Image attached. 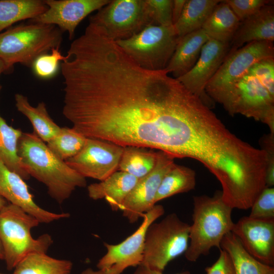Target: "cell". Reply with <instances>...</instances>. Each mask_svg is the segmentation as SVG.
Masks as SVG:
<instances>
[{
    "label": "cell",
    "mask_w": 274,
    "mask_h": 274,
    "mask_svg": "<svg viewBox=\"0 0 274 274\" xmlns=\"http://www.w3.org/2000/svg\"><path fill=\"white\" fill-rule=\"evenodd\" d=\"M123 149L110 142L87 138L80 151L65 162L84 178L101 181L118 171Z\"/></svg>",
    "instance_id": "cell-11"
},
{
    "label": "cell",
    "mask_w": 274,
    "mask_h": 274,
    "mask_svg": "<svg viewBox=\"0 0 274 274\" xmlns=\"http://www.w3.org/2000/svg\"><path fill=\"white\" fill-rule=\"evenodd\" d=\"M164 211L162 205L155 204L143 215L139 227L123 241L116 245L105 243L107 252L97 264L98 270L104 274H121L128 267L140 265L143 260L147 229Z\"/></svg>",
    "instance_id": "cell-10"
},
{
    "label": "cell",
    "mask_w": 274,
    "mask_h": 274,
    "mask_svg": "<svg viewBox=\"0 0 274 274\" xmlns=\"http://www.w3.org/2000/svg\"><path fill=\"white\" fill-rule=\"evenodd\" d=\"M210 37L202 29L179 38L175 50L164 70L178 79L189 72L197 61L201 48Z\"/></svg>",
    "instance_id": "cell-19"
},
{
    "label": "cell",
    "mask_w": 274,
    "mask_h": 274,
    "mask_svg": "<svg viewBox=\"0 0 274 274\" xmlns=\"http://www.w3.org/2000/svg\"><path fill=\"white\" fill-rule=\"evenodd\" d=\"M15 100L17 110L28 118L34 133L43 142L47 143L60 131L61 127L50 117L44 102L33 107L27 96L20 93L15 95Z\"/></svg>",
    "instance_id": "cell-21"
},
{
    "label": "cell",
    "mask_w": 274,
    "mask_h": 274,
    "mask_svg": "<svg viewBox=\"0 0 274 274\" xmlns=\"http://www.w3.org/2000/svg\"><path fill=\"white\" fill-rule=\"evenodd\" d=\"M114 41L125 40L152 25L146 0H111L90 17Z\"/></svg>",
    "instance_id": "cell-8"
},
{
    "label": "cell",
    "mask_w": 274,
    "mask_h": 274,
    "mask_svg": "<svg viewBox=\"0 0 274 274\" xmlns=\"http://www.w3.org/2000/svg\"><path fill=\"white\" fill-rule=\"evenodd\" d=\"M59 48H53L50 54H44L39 56L33 62L31 68L38 77L48 79L54 77L57 73L60 62L65 59Z\"/></svg>",
    "instance_id": "cell-30"
},
{
    "label": "cell",
    "mask_w": 274,
    "mask_h": 274,
    "mask_svg": "<svg viewBox=\"0 0 274 274\" xmlns=\"http://www.w3.org/2000/svg\"><path fill=\"white\" fill-rule=\"evenodd\" d=\"M186 0H173L172 17L174 25L180 18Z\"/></svg>",
    "instance_id": "cell-37"
},
{
    "label": "cell",
    "mask_w": 274,
    "mask_h": 274,
    "mask_svg": "<svg viewBox=\"0 0 274 274\" xmlns=\"http://www.w3.org/2000/svg\"><path fill=\"white\" fill-rule=\"evenodd\" d=\"M231 116L241 114L265 124L274 134V96L254 76L247 74L219 100Z\"/></svg>",
    "instance_id": "cell-7"
},
{
    "label": "cell",
    "mask_w": 274,
    "mask_h": 274,
    "mask_svg": "<svg viewBox=\"0 0 274 274\" xmlns=\"http://www.w3.org/2000/svg\"><path fill=\"white\" fill-rule=\"evenodd\" d=\"M47 8L45 1H0V33L18 21L35 18Z\"/></svg>",
    "instance_id": "cell-25"
},
{
    "label": "cell",
    "mask_w": 274,
    "mask_h": 274,
    "mask_svg": "<svg viewBox=\"0 0 274 274\" xmlns=\"http://www.w3.org/2000/svg\"><path fill=\"white\" fill-rule=\"evenodd\" d=\"M196 174L188 167L175 164L163 177L155 198V203L174 195L194 189Z\"/></svg>",
    "instance_id": "cell-28"
},
{
    "label": "cell",
    "mask_w": 274,
    "mask_h": 274,
    "mask_svg": "<svg viewBox=\"0 0 274 274\" xmlns=\"http://www.w3.org/2000/svg\"><path fill=\"white\" fill-rule=\"evenodd\" d=\"M190 225L175 213L148 227L141 265L163 272L169 262L184 254L189 244Z\"/></svg>",
    "instance_id": "cell-5"
},
{
    "label": "cell",
    "mask_w": 274,
    "mask_h": 274,
    "mask_svg": "<svg viewBox=\"0 0 274 274\" xmlns=\"http://www.w3.org/2000/svg\"><path fill=\"white\" fill-rule=\"evenodd\" d=\"M229 49V43L210 38L202 46L199 58L192 68L177 79L210 108L213 100L206 93V87L224 61Z\"/></svg>",
    "instance_id": "cell-13"
},
{
    "label": "cell",
    "mask_w": 274,
    "mask_h": 274,
    "mask_svg": "<svg viewBox=\"0 0 274 274\" xmlns=\"http://www.w3.org/2000/svg\"><path fill=\"white\" fill-rule=\"evenodd\" d=\"M193 199V223L190 225L189 244L184 253L190 262L208 255L214 247L220 249L223 238L231 232L234 224L233 209L223 200L221 191L212 196H195Z\"/></svg>",
    "instance_id": "cell-2"
},
{
    "label": "cell",
    "mask_w": 274,
    "mask_h": 274,
    "mask_svg": "<svg viewBox=\"0 0 274 274\" xmlns=\"http://www.w3.org/2000/svg\"><path fill=\"white\" fill-rule=\"evenodd\" d=\"M219 0H186L182 13L173 25L179 38L202 28Z\"/></svg>",
    "instance_id": "cell-23"
},
{
    "label": "cell",
    "mask_w": 274,
    "mask_h": 274,
    "mask_svg": "<svg viewBox=\"0 0 274 274\" xmlns=\"http://www.w3.org/2000/svg\"><path fill=\"white\" fill-rule=\"evenodd\" d=\"M240 24V21L224 1L216 6L202 29L210 38L229 43Z\"/></svg>",
    "instance_id": "cell-22"
},
{
    "label": "cell",
    "mask_w": 274,
    "mask_h": 274,
    "mask_svg": "<svg viewBox=\"0 0 274 274\" xmlns=\"http://www.w3.org/2000/svg\"><path fill=\"white\" fill-rule=\"evenodd\" d=\"M138 180L126 173L116 171L104 180L89 185L88 194L93 200L105 199L113 211H118Z\"/></svg>",
    "instance_id": "cell-18"
},
{
    "label": "cell",
    "mask_w": 274,
    "mask_h": 274,
    "mask_svg": "<svg viewBox=\"0 0 274 274\" xmlns=\"http://www.w3.org/2000/svg\"><path fill=\"white\" fill-rule=\"evenodd\" d=\"M274 40V7L272 3L263 7L258 12L240 22L228 52H233L244 44L253 41Z\"/></svg>",
    "instance_id": "cell-17"
},
{
    "label": "cell",
    "mask_w": 274,
    "mask_h": 274,
    "mask_svg": "<svg viewBox=\"0 0 274 274\" xmlns=\"http://www.w3.org/2000/svg\"><path fill=\"white\" fill-rule=\"evenodd\" d=\"M179 39L173 25H149L130 38L115 42L139 66L157 71L165 69Z\"/></svg>",
    "instance_id": "cell-6"
},
{
    "label": "cell",
    "mask_w": 274,
    "mask_h": 274,
    "mask_svg": "<svg viewBox=\"0 0 274 274\" xmlns=\"http://www.w3.org/2000/svg\"><path fill=\"white\" fill-rule=\"evenodd\" d=\"M217 260L210 266L205 268L206 274H235L228 254L220 249Z\"/></svg>",
    "instance_id": "cell-36"
},
{
    "label": "cell",
    "mask_w": 274,
    "mask_h": 274,
    "mask_svg": "<svg viewBox=\"0 0 274 274\" xmlns=\"http://www.w3.org/2000/svg\"><path fill=\"white\" fill-rule=\"evenodd\" d=\"M133 274H163V272L153 269L145 266L140 265L137 266ZM176 274H190L188 271H185Z\"/></svg>",
    "instance_id": "cell-38"
},
{
    "label": "cell",
    "mask_w": 274,
    "mask_h": 274,
    "mask_svg": "<svg viewBox=\"0 0 274 274\" xmlns=\"http://www.w3.org/2000/svg\"><path fill=\"white\" fill-rule=\"evenodd\" d=\"M1 88L0 86V90ZM22 133L20 129L9 126L0 115V159L10 170L23 180H28L30 176L25 169L17 153L18 143Z\"/></svg>",
    "instance_id": "cell-24"
},
{
    "label": "cell",
    "mask_w": 274,
    "mask_h": 274,
    "mask_svg": "<svg viewBox=\"0 0 274 274\" xmlns=\"http://www.w3.org/2000/svg\"><path fill=\"white\" fill-rule=\"evenodd\" d=\"M175 158L159 151L156 164L146 176L139 179L125 198L121 211L130 223H134L155 205V198L166 174L175 164Z\"/></svg>",
    "instance_id": "cell-12"
},
{
    "label": "cell",
    "mask_w": 274,
    "mask_h": 274,
    "mask_svg": "<svg viewBox=\"0 0 274 274\" xmlns=\"http://www.w3.org/2000/svg\"><path fill=\"white\" fill-rule=\"evenodd\" d=\"M0 260H4V252L3 248L0 241Z\"/></svg>",
    "instance_id": "cell-42"
},
{
    "label": "cell",
    "mask_w": 274,
    "mask_h": 274,
    "mask_svg": "<svg viewBox=\"0 0 274 274\" xmlns=\"http://www.w3.org/2000/svg\"><path fill=\"white\" fill-rule=\"evenodd\" d=\"M159 155L147 148L124 147L118 170L140 179L150 173L155 167Z\"/></svg>",
    "instance_id": "cell-27"
},
{
    "label": "cell",
    "mask_w": 274,
    "mask_h": 274,
    "mask_svg": "<svg viewBox=\"0 0 274 274\" xmlns=\"http://www.w3.org/2000/svg\"><path fill=\"white\" fill-rule=\"evenodd\" d=\"M40 223L35 217L10 203L0 210V241L8 270L14 269L31 253H46L53 243L51 236L44 234L34 238L31 234V229Z\"/></svg>",
    "instance_id": "cell-4"
},
{
    "label": "cell",
    "mask_w": 274,
    "mask_h": 274,
    "mask_svg": "<svg viewBox=\"0 0 274 274\" xmlns=\"http://www.w3.org/2000/svg\"><path fill=\"white\" fill-rule=\"evenodd\" d=\"M152 25L169 26L173 25V0H146Z\"/></svg>",
    "instance_id": "cell-33"
},
{
    "label": "cell",
    "mask_w": 274,
    "mask_h": 274,
    "mask_svg": "<svg viewBox=\"0 0 274 274\" xmlns=\"http://www.w3.org/2000/svg\"><path fill=\"white\" fill-rule=\"evenodd\" d=\"M111 0H46V11L31 22L58 26L62 31H67L73 39L79 23L89 14L97 11Z\"/></svg>",
    "instance_id": "cell-14"
},
{
    "label": "cell",
    "mask_w": 274,
    "mask_h": 274,
    "mask_svg": "<svg viewBox=\"0 0 274 274\" xmlns=\"http://www.w3.org/2000/svg\"><path fill=\"white\" fill-rule=\"evenodd\" d=\"M261 149L263 150L266 157L265 173L266 187L274 186V134H265L259 140Z\"/></svg>",
    "instance_id": "cell-35"
},
{
    "label": "cell",
    "mask_w": 274,
    "mask_h": 274,
    "mask_svg": "<svg viewBox=\"0 0 274 274\" xmlns=\"http://www.w3.org/2000/svg\"><path fill=\"white\" fill-rule=\"evenodd\" d=\"M221 249L229 255L235 274H274L273 266L264 264L251 255L231 232L223 238Z\"/></svg>",
    "instance_id": "cell-20"
},
{
    "label": "cell",
    "mask_w": 274,
    "mask_h": 274,
    "mask_svg": "<svg viewBox=\"0 0 274 274\" xmlns=\"http://www.w3.org/2000/svg\"><path fill=\"white\" fill-rule=\"evenodd\" d=\"M80 274H104L101 270H94L91 268H87L84 270Z\"/></svg>",
    "instance_id": "cell-39"
},
{
    "label": "cell",
    "mask_w": 274,
    "mask_h": 274,
    "mask_svg": "<svg viewBox=\"0 0 274 274\" xmlns=\"http://www.w3.org/2000/svg\"><path fill=\"white\" fill-rule=\"evenodd\" d=\"M270 58H274V46L273 42L269 41H253L228 52L207 84L206 93L218 102L236 81L247 74L253 64Z\"/></svg>",
    "instance_id": "cell-9"
},
{
    "label": "cell",
    "mask_w": 274,
    "mask_h": 274,
    "mask_svg": "<svg viewBox=\"0 0 274 274\" xmlns=\"http://www.w3.org/2000/svg\"><path fill=\"white\" fill-rule=\"evenodd\" d=\"M17 153L28 175L43 183L59 203L68 198L76 188L86 186L85 178L55 155L34 132L22 133Z\"/></svg>",
    "instance_id": "cell-1"
},
{
    "label": "cell",
    "mask_w": 274,
    "mask_h": 274,
    "mask_svg": "<svg viewBox=\"0 0 274 274\" xmlns=\"http://www.w3.org/2000/svg\"><path fill=\"white\" fill-rule=\"evenodd\" d=\"M231 232L245 249L261 262L274 265V219L245 216L234 223Z\"/></svg>",
    "instance_id": "cell-15"
},
{
    "label": "cell",
    "mask_w": 274,
    "mask_h": 274,
    "mask_svg": "<svg viewBox=\"0 0 274 274\" xmlns=\"http://www.w3.org/2000/svg\"><path fill=\"white\" fill-rule=\"evenodd\" d=\"M249 217L259 220L274 219V188L265 187L251 207Z\"/></svg>",
    "instance_id": "cell-31"
},
{
    "label": "cell",
    "mask_w": 274,
    "mask_h": 274,
    "mask_svg": "<svg viewBox=\"0 0 274 274\" xmlns=\"http://www.w3.org/2000/svg\"><path fill=\"white\" fill-rule=\"evenodd\" d=\"M0 195L35 217L40 223H49L70 216L67 213H55L44 210L34 201L24 180L10 170L0 159Z\"/></svg>",
    "instance_id": "cell-16"
},
{
    "label": "cell",
    "mask_w": 274,
    "mask_h": 274,
    "mask_svg": "<svg viewBox=\"0 0 274 274\" xmlns=\"http://www.w3.org/2000/svg\"><path fill=\"white\" fill-rule=\"evenodd\" d=\"M240 22L258 12L264 6L272 3L267 0H225Z\"/></svg>",
    "instance_id": "cell-34"
},
{
    "label": "cell",
    "mask_w": 274,
    "mask_h": 274,
    "mask_svg": "<svg viewBox=\"0 0 274 274\" xmlns=\"http://www.w3.org/2000/svg\"><path fill=\"white\" fill-rule=\"evenodd\" d=\"M72 262L58 259L46 253L33 252L21 260L14 268L13 274H71Z\"/></svg>",
    "instance_id": "cell-26"
},
{
    "label": "cell",
    "mask_w": 274,
    "mask_h": 274,
    "mask_svg": "<svg viewBox=\"0 0 274 274\" xmlns=\"http://www.w3.org/2000/svg\"><path fill=\"white\" fill-rule=\"evenodd\" d=\"M0 274H5V273H0ZM12 274H13V273H12Z\"/></svg>",
    "instance_id": "cell-43"
},
{
    "label": "cell",
    "mask_w": 274,
    "mask_h": 274,
    "mask_svg": "<svg viewBox=\"0 0 274 274\" xmlns=\"http://www.w3.org/2000/svg\"><path fill=\"white\" fill-rule=\"evenodd\" d=\"M247 74L255 77L274 96V58L258 61L250 67Z\"/></svg>",
    "instance_id": "cell-32"
},
{
    "label": "cell",
    "mask_w": 274,
    "mask_h": 274,
    "mask_svg": "<svg viewBox=\"0 0 274 274\" xmlns=\"http://www.w3.org/2000/svg\"><path fill=\"white\" fill-rule=\"evenodd\" d=\"M62 31L55 25L31 22L0 33V59L7 71L17 63L31 67L40 56L60 47Z\"/></svg>",
    "instance_id": "cell-3"
},
{
    "label": "cell",
    "mask_w": 274,
    "mask_h": 274,
    "mask_svg": "<svg viewBox=\"0 0 274 274\" xmlns=\"http://www.w3.org/2000/svg\"><path fill=\"white\" fill-rule=\"evenodd\" d=\"M7 204L6 200L0 195V210Z\"/></svg>",
    "instance_id": "cell-41"
},
{
    "label": "cell",
    "mask_w": 274,
    "mask_h": 274,
    "mask_svg": "<svg viewBox=\"0 0 274 274\" xmlns=\"http://www.w3.org/2000/svg\"><path fill=\"white\" fill-rule=\"evenodd\" d=\"M5 71H7L5 64L4 62L1 59H0V75L2 73Z\"/></svg>",
    "instance_id": "cell-40"
},
{
    "label": "cell",
    "mask_w": 274,
    "mask_h": 274,
    "mask_svg": "<svg viewBox=\"0 0 274 274\" xmlns=\"http://www.w3.org/2000/svg\"><path fill=\"white\" fill-rule=\"evenodd\" d=\"M87 138L73 127H61L58 133L46 145L55 155L65 161L80 151Z\"/></svg>",
    "instance_id": "cell-29"
}]
</instances>
